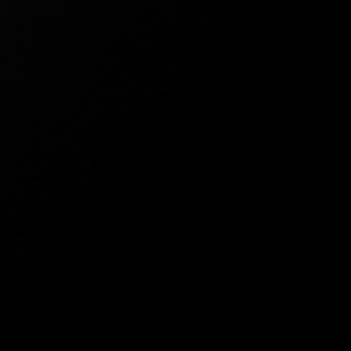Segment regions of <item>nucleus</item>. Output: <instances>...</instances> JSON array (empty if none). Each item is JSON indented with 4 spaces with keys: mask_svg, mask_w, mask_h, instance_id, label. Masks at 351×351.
Here are the masks:
<instances>
[]
</instances>
